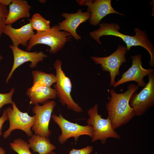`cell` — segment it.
Wrapping results in <instances>:
<instances>
[{"label":"cell","instance_id":"cell-1","mask_svg":"<svg viewBox=\"0 0 154 154\" xmlns=\"http://www.w3.org/2000/svg\"><path fill=\"white\" fill-rule=\"evenodd\" d=\"M99 28L90 32V35L91 38L101 45L100 38L105 35H112L118 37L123 40L126 45L127 50L134 46H141L145 49L150 56V60L149 62L150 66H154V48L153 44L149 40L144 31L136 27L134 29L135 35L130 36L120 33L119 24L115 23H101L99 24Z\"/></svg>","mask_w":154,"mask_h":154},{"label":"cell","instance_id":"cell-2","mask_svg":"<svg viewBox=\"0 0 154 154\" xmlns=\"http://www.w3.org/2000/svg\"><path fill=\"white\" fill-rule=\"evenodd\" d=\"M134 84L129 85L127 90L118 94L115 89L110 90L111 97L106 104V109L112 127L115 129L128 123L135 116L134 112L129 105L131 97L138 89Z\"/></svg>","mask_w":154,"mask_h":154},{"label":"cell","instance_id":"cell-3","mask_svg":"<svg viewBox=\"0 0 154 154\" xmlns=\"http://www.w3.org/2000/svg\"><path fill=\"white\" fill-rule=\"evenodd\" d=\"M72 37L70 33L60 30L58 25H55L48 30L35 34L29 41L26 50L30 51L34 46L42 44L49 46V52L54 54L62 49Z\"/></svg>","mask_w":154,"mask_h":154},{"label":"cell","instance_id":"cell-4","mask_svg":"<svg viewBox=\"0 0 154 154\" xmlns=\"http://www.w3.org/2000/svg\"><path fill=\"white\" fill-rule=\"evenodd\" d=\"M62 62L58 59L53 64L56 78L53 85L57 97L62 105L66 106L67 108L74 112L80 113L82 108L73 100L71 95L72 85L70 79L67 76L62 69Z\"/></svg>","mask_w":154,"mask_h":154},{"label":"cell","instance_id":"cell-5","mask_svg":"<svg viewBox=\"0 0 154 154\" xmlns=\"http://www.w3.org/2000/svg\"><path fill=\"white\" fill-rule=\"evenodd\" d=\"M98 105L96 104L87 112L89 116L87 123L92 126L94 129L91 142L100 140L102 144H104L108 138L119 139L120 136L113 128L110 120L108 117L106 119L102 118L98 114Z\"/></svg>","mask_w":154,"mask_h":154},{"label":"cell","instance_id":"cell-6","mask_svg":"<svg viewBox=\"0 0 154 154\" xmlns=\"http://www.w3.org/2000/svg\"><path fill=\"white\" fill-rule=\"evenodd\" d=\"M11 104L12 108L9 106L6 109L9 126V128L3 133V137L7 138L11 132L16 129L23 131L28 137H31L33 135L31 128L35 122V116H31L27 112L21 111L14 101H13Z\"/></svg>","mask_w":154,"mask_h":154},{"label":"cell","instance_id":"cell-7","mask_svg":"<svg viewBox=\"0 0 154 154\" xmlns=\"http://www.w3.org/2000/svg\"><path fill=\"white\" fill-rule=\"evenodd\" d=\"M51 118L61 129V134L58 137V141L61 144L64 143L71 137H74L76 142L79 137L82 135H88L92 137L94 129L91 125L83 126L71 122L65 119L61 114L58 116L53 114Z\"/></svg>","mask_w":154,"mask_h":154},{"label":"cell","instance_id":"cell-8","mask_svg":"<svg viewBox=\"0 0 154 154\" xmlns=\"http://www.w3.org/2000/svg\"><path fill=\"white\" fill-rule=\"evenodd\" d=\"M148 76V81L144 88L139 93L133 94L129 100V106L135 116L143 115L154 105V72Z\"/></svg>","mask_w":154,"mask_h":154},{"label":"cell","instance_id":"cell-9","mask_svg":"<svg viewBox=\"0 0 154 154\" xmlns=\"http://www.w3.org/2000/svg\"><path fill=\"white\" fill-rule=\"evenodd\" d=\"M126 47L119 45L116 50L110 55L104 57H90L97 64H100L103 71L109 72L111 77L110 85L113 86L116 76L120 74L119 69L123 63H125Z\"/></svg>","mask_w":154,"mask_h":154},{"label":"cell","instance_id":"cell-10","mask_svg":"<svg viewBox=\"0 0 154 154\" xmlns=\"http://www.w3.org/2000/svg\"><path fill=\"white\" fill-rule=\"evenodd\" d=\"M56 104L55 101L50 100L42 106L35 104L32 112L35 114V120L32 129L35 134L47 137L50 135L52 131L49 128V125L52 112Z\"/></svg>","mask_w":154,"mask_h":154},{"label":"cell","instance_id":"cell-11","mask_svg":"<svg viewBox=\"0 0 154 154\" xmlns=\"http://www.w3.org/2000/svg\"><path fill=\"white\" fill-rule=\"evenodd\" d=\"M131 58L132 63L131 67L123 73L121 78L113 86L114 87L131 81L137 82L138 87H144L146 84L143 80V78L154 72V69H145L142 67L141 54L131 56Z\"/></svg>","mask_w":154,"mask_h":154},{"label":"cell","instance_id":"cell-12","mask_svg":"<svg viewBox=\"0 0 154 154\" xmlns=\"http://www.w3.org/2000/svg\"><path fill=\"white\" fill-rule=\"evenodd\" d=\"M10 48L12 50L14 62L13 66L10 73L7 76L5 82L7 83L15 69L19 66L27 62H31L29 66L31 68L36 67L38 63L42 61L47 55L42 51L30 52L23 50L18 47L11 45Z\"/></svg>","mask_w":154,"mask_h":154},{"label":"cell","instance_id":"cell-13","mask_svg":"<svg viewBox=\"0 0 154 154\" xmlns=\"http://www.w3.org/2000/svg\"><path fill=\"white\" fill-rule=\"evenodd\" d=\"M84 5L88 7L87 11L90 13L89 19L91 25L96 26L108 14L116 13L123 16L112 7L111 0H85Z\"/></svg>","mask_w":154,"mask_h":154},{"label":"cell","instance_id":"cell-14","mask_svg":"<svg viewBox=\"0 0 154 154\" xmlns=\"http://www.w3.org/2000/svg\"><path fill=\"white\" fill-rule=\"evenodd\" d=\"M61 16L64 19L58 23L59 29L69 33L76 40L80 39L81 37L76 32V29L80 24L89 19L90 13L88 11L83 12L79 9L76 13H64Z\"/></svg>","mask_w":154,"mask_h":154},{"label":"cell","instance_id":"cell-15","mask_svg":"<svg viewBox=\"0 0 154 154\" xmlns=\"http://www.w3.org/2000/svg\"><path fill=\"white\" fill-rule=\"evenodd\" d=\"M2 33L10 38L12 45L16 47L20 44L27 46L29 41L35 34L30 21L18 29L14 28L11 24H5Z\"/></svg>","mask_w":154,"mask_h":154},{"label":"cell","instance_id":"cell-16","mask_svg":"<svg viewBox=\"0 0 154 154\" xmlns=\"http://www.w3.org/2000/svg\"><path fill=\"white\" fill-rule=\"evenodd\" d=\"M26 94L30 99V104L31 105L43 104L49 100L57 97L54 89L40 82L33 84L31 88L28 89Z\"/></svg>","mask_w":154,"mask_h":154},{"label":"cell","instance_id":"cell-17","mask_svg":"<svg viewBox=\"0 0 154 154\" xmlns=\"http://www.w3.org/2000/svg\"><path fill=\"white\" fill-rule=\"evenodd\" d=\"M31 8L27 1L24 0H13L9 5V12L5 24L12 25L19 19L30 17Z\"/></svg>","mask_w":154,"mask_h":154},{"label":"cell","instance_id":"cell-18","mask_svg":"<svg viewBox=\"0 0 154 154\" xmlns=\"http://www.w3.org/2000/svg\"><path fill=\"white\" fill-rule=\"evenodd\" d=\"M29 149L39 154H50L56 147L48 138L38 135L33 134L28 140Z\"/></svg>","mask_w":154,"mask_h":154},{"label":"cell","instance_id":"cell-19","mask_svg":"<svg viewBox=\"0 0 154 154\" xmlns=\"http://www.w3.org/2000/svg\"><path fill=\"white\" fill-rule=\"evenodd\" d=\"M32 74L33 78V84L40 82L47 86L51 87L56 82V75L53 74H48L41 71L35 70L33 71Z\"/></svg>","mask_w":154,"mask_h":154},{"label":"cell","instance_id":"cell-20","mask_svg":"<svg viewBox=\"0 0 154 154\" xmlns=\"http://www.w3.org/2000/svg\"><path fill=\"white\" fill-rule=\"evenodd\" d=\"M28 20L30 22L33 29L36 30L37 32L44 31L51 28L50 21L45 19L38 13H35L31 18Z\"/></svg>","mask_w":154,"mask_h":154},{"label":"cell","instance_id":"cell-21","mask_svg":"<svg viewBox=\"0 0 154 154\" xmlns=\"http://www.w3.org/2000/svg\"><path fill=\"white\" fill-rule=\"evenodd\" d=\"M11 149L18 154H32L30 150L27 142L21 138L14 140L10 143Z\"/></svg>","mask_w":154,"mask_h":154},{"label":"cell","instance_id":"cell-22","mask_svg":"<svg viewBox=\"0 0 154 154\" xmlns=\"http://www.w3.org/2000/svg\"><path fill=\"white\" fill-rule=\"evenodd\" d=\"M15 90V88H13L11 89L9 93L5 94L0 93V113L1 109L4 105L9 104H11L13 102L12 97Z\"/></svg>","mask_w":154,"mask_h":154},{"label":"cell","instance_id":"cell-23","mask_svg":"<svg viewBox=\"0 0 154 154\" xmlns=\"http://www.w3.org/2000/svg\"><path fill=\"white\" fill-rule=\"evenodd\" d=\"M9 10L7 7L4 6L0 3V37L3 33V27L5 24V22L7 17Z\"/></svg>","mask_w":154,"mask_h":154},{"label":"cell","instance_id":"cell-24","mask_svg":"<svg viewBox=\"0 0 154 154\" xmlns=\"http://www.w3.org/2000/svg\"><path fill=\"white\" fill-rule=\"evenodd\" d=\"M93 151L92 146L87 145L85 147L77 149L73 148L70 152L69 154H90ZM50 154H56L52 151Z\"/></svg>","mask_w":154,"mask_h":154},{"label":"cell","instance_id":"cell-25","mask_svg":"<svg viewBox=\"0 0 154 154\" xmlns=\"http://www.w3.org/2000/svg\"><path fill=\"white\" fill-rule=\"evenodd\" d=\"M8 119L7 111L4 110L2 116L0 117V136L2 135L1 131L3 124L4 122Z\"/></svg>","mask_w":154,"mask_h":154},{"label":"cell","instance_id":"cell-26","mask_svg":"<svg viewBox=\"0 0 154 154\" xmlns=\"http://www.w3.org/2000/svg\"><path fill=\"white\" fill-rule=\"evenodd\" d=\"M13 1V0H0V3L2 5L7 7L9 6Z\"/></svg>","mask_w":154,"mask_h":154},{"label":"cell","instance_id":"cell-27","mask_svg":"<svg viewBox=\"0 0 154 154\" xmlns=\"http://www.w3.org/2000/svg\"><path fill=\"white\" fill-rule=\"evenodd\" d=\"M0 154H6L5 151L3 147H0Z\"/></svg>","mask_w":154,"mask_h":154},{"label":"cell","instance_id":"cell-28","mask_svg":"<svg viewBox=\"0 0 154 154\" xmlns=\"http://www.w3.org/2000/svg\"><path fill=\"white\" fill-rule=\"evenodd\" d=\"M39 1L41 3H45L46 2V1L44 0H39Z\"/></svg>","mask_w":154,"mask_h":154},{"label":"cell","instance_id":"cell-29","mask_svg":"<svg viewBox=\"0 0 154 154\" xmlns=\"http://www.w3.org/2000/svg\"><path fill=\"white\" fill-rule=\"evenodd\" d=\"M3 58V57L1 55H0V60H2Z\"/></svg>","mask_w":154,"mask_h":154}]
</instances>
